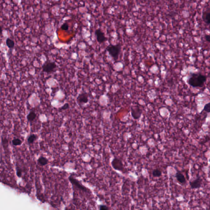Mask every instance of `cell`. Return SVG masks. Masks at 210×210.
I'll return each instance as SVG.
<instances>
[{"instance_id": "6da1fadb", "label": "cell", "mask_w": 210, "mask_h": 210, "mask_svg": "<svg viewBox=\"0 0 210 210\" xmlns=\"http://www.w3.org/2000/svg\"><path fill=\"white\" fill-rule=\"evenodd\" d=\"M206 76L201 74L192 73L188 81V83L194 88L202 86L206 82Z\"/></svg>"}, {"instance_id": "7a4b0ae2", "label": "cell", "mask_w": 210, "mask_h": 210, "mask_svg": "<svg viewBox=\"0 0 210 210\" xmlns=\"http://www.w3.org/2000/svg\"><path fill=\"white\" fill-rule=\"evenodd\" d=\"M121 49V45L120 44H110L107 47L106 50L115 61H116L119 58Z\"/></svg>"}, {"instance_id": "3957f363", "label": "cell", "mask_w": 210, "mask_h": 210, "mask_svg": "<svg viewBox=\"0 0 210 210\" xmlns=\"http://www.w3.org/2000/svg\"><path fill=\"white\" fill-rule=\"evenodd\" d=\"M57 68V65L54 62L47 60L42 65V70L44 72L47 73L54 72Z\"/></svg>"}, {"instance_id": "277c9868", "label": "cell", "mask_w": 210, "mask_h": 210, "mask_svg": "<svg viewBox=\"0 0 210 210\" xmlns=\"http://www.w3.org/2000/svg\"><path fill=\"white\" fill-rule=\"evenodd\" d=\"M111 165L113 168L116 170L121 172L124 170L123 164L122 161L119 158H115L111 162Z\"/></svg>"}, {"instance_id": "5b68a950", "label": "cell", "mask_w": 210, "mask_h": 210, "mask_svg": "<svg viewBox=\"0 0 210 210\" xmlns=\"http://www.w3.org/2000/svg\"><path fill=\"white\" fill-rule=\"evenodd\" d=\"M142 111L138 105H133L131 107V115L132 117L135 120H138L141 118Z\"/></svg>"}, {"instance_id": "8992f818", "label": "cell", "mask_w": 210, "mask_h": 210, "mask_svg": "<svg viewBox=\"0 0 210 210\" xmlns=\"http://www.w3.org/2000/svg\"><path fill=\"white\" fill-rule=\"evenodd\" d=\"M203 183V180L200 176H198L195 179L189 182L190 188L192 189H200Z\"/></svg>"}, {"instance_id": "52a82bcc", "label": "cell", "mask_w": 210, "mask_h": 210, "mask_svg": "<svg viewBox=\"0 0 210 210\" xmlns=\"http://www.w3.org/2000/svg\"><path fill=\"white\" fill-rule=\"evenodd\" d=\"M76 100L79 105L86 104L89 102V96L86 92H82L79 94Z\"/></svg>"}, {"instance_id": "ba28073f", "label": "cell", "mask_w": 210, "mask_h": 210, "mask_svg": "<svg viewBox=\"0 0 210 210\" xmlns=\"http://www.w3.org/2000/svg\"><path fill=\"white\" fill-rule=\"evenodd\" d=\"M95 35L96 40L99 44L104 43L107 40V39L105 37V34L101 30H96L95 32Z\"/></svg>"}, {"instance_id": "9c48e42d", "label": "cell", "mask_w": 210, "mask_h": 210, "mask_svg": "<svg viewBox=\"0 0 210 210\" xmlns=\"http://www.w3.org/2000/svg\"><path fill=\"white\" fill-rule=\"evenodd\" d=\"M69 181L71 182V183H72V184L77 187L78 189H81V190H83V191L86 192L88 191V189H87L86 187L81 184L77 180L73 178L72 176H69Z\"/></svg>"}, {"instance_id": "30bf717a", "label": "cell", "mask_w": 210, "mask_h": 210, "mask_svg": "<svg viewBox=\"0 0 210 210\" xmlns=\"http://www.w3.org/2000/svg\"><path fill=\"white\" fill-rule=\"evenodd\" d=\"M175 178L178 182L182 185H184L187 183L186 179L184 175L179 171H176L175 174Z\"/></svg>"}, {"instance_id": "8fae6325", "label": "cell", "mask_w": 210, "mask_h": 210, "mask_svg": "<svg viewBox=\"0 0 210 210\" xmlns=\"http://www.w3.org/2000/svg\"><path fill=\"white\" fill-rule=\"evenodd\" d=\"M202 18L204 22L208 24H210V8H208L202 13Z\"/></svg>"}, {"instance_id": "7c38bea8", "label": "cell", "mask_w": 210, "mask_h": 210, "mask_svg": "<svg viewBox=\"0 0 210 210\" xmlns=\"http://www.w3.org/2000/svg\"><path fill=\"white\" fill-rule=\"evenodd\" d=\"M37 114L34 111H31L26 116V119L30 122H33L36 119Z\"/></svg>"}, {"instance_id": "4fadbf2b", "label": "cell", "mask_w": 210, "mask_h": 210, "mask_svg": "<svg viewBox=\"0 0 210 210\" xmlns=\"http://www.w3.org/2000/svg\"><path fill=\"white\" fill-rule=\"evenodd\" d=\"M37 162L39 165L42 166H45L48 164V162H49V160L46 157L42 156V157H39L37 160Z\"/></svg>"}, {"instance_id": "5bb4252c", "label": "cell", "mask_w": 210, "mask_h": 210, "mask_svg": "<svg viewBox=\"0 0 210 210\" xmlns=\"http://www.w3.org/2000/svg\"><path fill=\"white\" fill-rule=\"evenodd\" d=\"M6 44L7 46L9 49H12L14 48L15 42L14 41L12 40L10 38H8L6 40Z\"/></svg>"}, {"instance_id": "9a60e30c", "label": "cell", "mask_w": 210, "mask_h": 210, "mask_svg": "<svg viewBox=\"0 0 210 210\" xmlns=\"http://www.w3.org/2000/svg\"><path fill=\"white\" fill-rule=\"evenodd\" d=\"M162 172L158 169H155L153 170L152 172V175L153 177H159L162 175Z\"/></svg>"}, {"instance_id": "2e32d148", "label": "cell", "mask_w": 210, "mask_h": 210, "mask_svg": "<svg viewBox=\"0 0 210 210\" xmlns=\"http://www.w3.org/2000/svg\"><path fill=\"white\" fill-rule=\"evenodd\" d=\"M37 136L35 134H31L27 138V143L29 144H33L34 141L36 140Z\"/></svg>"}, {"instance_id": "e0dca14e", "label": "cell", "mask_w": 210, "mask_h": 210, "mask_svg": "<svg viewBox=\"0 0 210 210\" xmlns=\"http://www.w3.org/2000/svg\"><path fill=\"white\" fill-rule=\"evenodd\" d=\"M12 144L13 145L17 146L21 145L22 143V141L19 138H15L12 141Z\"/></svg>"}, {"instance_id": "ac0fdd59", "label": "cell", "mask_w": 210, "mask_h": 210, "mask_svg": "<svg viewBox=\"0 0 210 210\" xmlns=\"http://www.w3.org/2000/svg\"><path fill=\"white\" fill-rule=\"evenodd\" d=\"M203 110L206 112H210V102L204 105Z\"/></svg>"}, {"instance_id": "d6986e66", "label": "cell", "mask_w": 210, "mask_h": 210, "mask_svg": "<svg viewBox=\"0 0 210 210\" xmlns=\"http://www.w3.org/2000/svg\"><path fill=\"white\" fill-rule=\"evenodd\" d=\"M69 25L67 23H64L61 26V28L64 31H67L69 29Z\"/></svg>"}, {"instance_id": "ffe728a7", "label": "cell", "mask_w": 210, "mask_h": 210, "mask_svg": "<svg viewBox=\"0 0 210 210\" xmlns=\"http://www.w3.org/2000/svg\"><path fill=\"white\" fill-rule=\"evenodd\" d=\"M69 107V105L68 103H65L61 107V110H66L68 109Z\"/></svg>"}, {"instance_id": "44dd1931", "label": "cell", "mask_w": 210, "mask_h": 210, "mask_svg": "<svg viewBox=\"0 0 210 210\" xmlns=\"http://www.w3.org/2000/svg\"><path fill=\"white\" fill-rule=\"evenodd\" d=\"M22 170L20 168H17V171H16V174H17V176L19 178H21L22 176Z\"/></svg>"}, {"instance_id": "7402d4cb", "label": "cell", "mask_w": 210, "mask_h": 210, "mask_svg": "<svg viewBox=\"0 0 210 210\" xmlns=\"http://www.w3.org/2000/svg\"><path fill=\"white\" fill-rule=\"evenodd\" d=\"M99 209L100 210H108L109 209V208L106 205H100L99 206Z\"/></svg>"}, {"instance_id": "603a6c76", "label": "cell", "mask_w": 210, "mask_h": 210, "mask_svg": "<svg viewBox=\"0 0 210 210\" xmlns=\"http://www.w3.org/2000/svg\"><path fill=\"white\" fill-rule=\"evenodd\" d=\"M205 38L208 42L210 43V35H206L205 36Z\"/></svg>"}, {"instance_id": "cb8c5ba5", "label": "cell", "mask_w": 210, "mask_h": 210, "mask_svg": "<svg viewBox=\"0 0 210 210\" xmlns=\"http://www.w3.org/2000/svg\"><path fill=\"white\" fill-rule=\"evenodd\" d=\"M208 76L209 77V78H210V73H209Z\"/></svg>"}]
</instances>
